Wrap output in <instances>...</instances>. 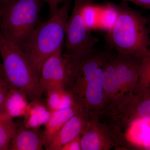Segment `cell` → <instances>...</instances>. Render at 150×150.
Here are the masks:
<instances>
[{"instance_id": "cell-14", "label": "cell", "mask_w": 150, "mask_h": 150, "mask_svg": "<svg viewBox=\"0 0 150 150\" xmlns=\"http://www.w3.org/2000/svg\"><path fill=\"white\" fill-rule=\"evenodd\" d=\"M83 108L77 103L72 107L52 112L43 131L45 149L66 122Z\"/></svg>"}, {"instance_id": "cell-24", "label": "cell", "mask_w": 150, "mask_h": 150, "mask_svg": "<svg viewBox=\"0 0 150 150\" xmlns=\"http://www.w3.org/2000/svg\"><path fill=\"white\" fill-rule=\"evenodd\" d=\"M138 149L141 150H150V135L145 138Z\"/></svg>"}, {"instance_id": "cell-20", "label": "cell", "mask_w": 150, "mask_h": 150, "mask_svg": "<svg viewBox=\"0 0 150 150\" xmlns=\"http://www.w3.org/2000/svg\"><path fill=\"white\" fill-rule=\"evenodd\" d=\"M10 86L6 79L0 76V108H2Z\"/></svg>"}, {"instance_id": "cell-10", "label": "cell", "mask_w": 150, "mask_h": 150, "mask_svg": "<svg viewBox=\"0 0 150 150\" xmlns=\"http://www.w3.org/2000/svg\"><path fill=\"white\" fill-rule=\"evenodd\" d=\"M142 58L121 53L114 55V67L120 93L119 98L134 93L138 84Z\"/></svg>"}, {"instance_id": "cell-5", "label": "cell", "mask_w": 150, "mask_h": 150, "mask_svg": "<svg viewBox=\"0 0 150 150\" xmlns=\"http://www.w3.org/2000/svg\"><path fill=\"white\" fill-rule=\"evenodd\" d=\"M0 54L6 80L11 86L24 93L30 100L41 98L39 78L26 53L0 31Z\"/></svg>"}, {"instance_id": "cell-26", "label": "cell", "mask_w": 150, "mask_h": 150, "mask_svg": "<svg viewBox=\"0 0 150 150\" xmlns=\"http://www.w3.org/2000/svg\"><path fill=\"white\" fill-rule=\"evenodd\" d=\"M0 76L6 79L4 69H3V64L1 62H0Z\"/></svg>"}, {"instance_id": "cell-28", "label": "cell", "mask_w": 150, "mask_h": 150, "mask_svg": "<svg viewBox=\"0 0 150 150\" xmlns=\"http://www.w3.org/2000/svg\"><path fill=\"white\" fill-rule=\"evenodd\" d=\"M1 12H0V24H1Z\"/></svg>"}, {"instance_id": "cell-4", "label": "cell", "mask_w": 150, "mask_h": 150, "mask_svg": "<svg viewBox=\"0 0 150 150\" xmlns=\"http://www.w3.org/2000/svg\"><path fill=\"white\" fill-rule=\"evenodd\" d=\"M45 0H13L0 7V31L23 52L28 51Z\"/></svg>"}, {"instance_id": "cell-3", "label": "cell", "mask_w": 150, "mask_h": 150, "mask_svg": "<svg viewBox=\"0 0 150 150\" xmlns=\"http://www.w3.org/2000/svg\"><path fill=\"white\" fill-rule=\"evenodd\" d=\"M72 0H66L45 22H39L26 53L38 78L43 63L52 54L64 50L66 24Z\"/></svg>"}, {"instance_id": "cell-7", "label": "cell", "mask_w": 150, "mask_h": 150, "mask_svg": "<svg viewBox=\"0 0 150 150\" xmlns=\"http://www.w3.org/2000/svg\"><path fill=\"white\" fill-rule=\"evenodd\" d=\"M114 128L130 126L134 122H150V90L124 96L106 113Z\"/></svg>"}, {"instance_id": "cell-23", "label": "cell", "mask_w": 150, "mask_h": 150, "mask_svg": "<svg viewBox=\"0 0 150 150\" xmlns=\"http://www.w3.org/2000/svg\"><path fill=\"white\" fill-rule=\"evenodd\" d=\"M95 1V0H94ZM127 2L133 3L142 8L150 11V0H121Z\"/></svg>"}, {"instance_id": "cell-17", "label": "cell", "mask_w": 150, "mask_h": 150, "mask_svg": "<svg viewBox=\"0 0 150 150\" xmlns=\"http://www.w3.org/2000/svg\"><path fill=\"white\" fill-rule=\"evenodd\" d=\"M45 93L46 104L52 112L69 108L78 103L71 93L64 88L51 89Z\"/></svg>"}, {"instance_id": "cell-21", "label": "cell", "mask_w": 150, "mask_h": 150, "mask_svg": "<svg viewBox=\"0 0 150 150\" xmlns=\"http://www.w3.org/2000/svg\"><path fill=\"white\" fill-rule=\"evenodd\" d=\"M61 150H82L81 136L68 142L62 148Z\"/></svg>"}, {"instance_id": "cell-18", "label": "cell", "mask_w": 150, "mask_h": 150, "mask_svg": "<svg viewBox=\"0 0 150 150\" xmlns=\"http://www.w3.org/2000/svg\"><path fill=\"white\" fill-rule=\"evenodd\" d=\"M16 128L13 118L0 108V150H9Z\"/></svg>"}, {"instance_id": "cell-12", "label": "cell", "mask_w": 150, "mask_h": 150, "mask_svg": "<svg viewBox=\"0 0 150 150\" xmlns=\"http://www.w3.org/2000/svg\"><path fill=\"white\" fill-rule=\"evenodd\" d=\"M40 129H30L24 125L17 126L15 134L11 141L9 150H43L44 130Z\"/></svg>"}, {"instance_id": "cell-27", "label": "cell", "mask_w": 150, "mask_h": 150, "mask_svg": "<svg viewBox=\"0 0 150 150\" xmlns=\"http://www.w3.org/2000/svg\"><path fill=\"white\" fill-rule=\"evenodd\" d=\"M147 21V25L148 30H149V33L150 40V15L149 16L146 17Z\"/></svg>"}, {"instance_id": "cell-22", "label": "cell", "mask_w": 150, "mask_h": 150, "mask_svg": "<svg viewBox=\"0 0 150 150\" xmlns=\"http://www.w3.org/2000/svg\"><path fill=\"white\" fill-rule=\"evenodd\" d=\"M66 0H45L48 4L50 15L54 12L59 8V6L62 4Z\"/></svg>"}, {"instance_id": "cell-13", "label": "cell", "mask_w": 150, "mask_h": 150, "mask_svg": "<svg viewBox=\"0 0 150 150\" xmlns=\"http://www.w3.org/2000/svg\"><path fill=\"white\" fill-rule=\"evenodd\" d=\"M114 56L112 55L110 57L104 68L103 88L105 110L103 114L115 105L120 96L114 67Z\"/></svg>"}, {"instance_id": "cell-6", "label": "cell", "mask_w": 150, "mask_h": 150, "mask_svg": "<svg viewBox=\"0 0 150 150\" xmlns=\"http://www.w3.org/2000/svg\"><path fill=\"white\" fill-rule=\"evenodd\" d=\"M94 1L74 0L73 10L66 24L64 54H83L95 48L99 42V38L91 32L84 18L85 6L88 3Z\"/></svg>"}, {"instance_id": "cell-15", "label": "cell", "mask_w": 150, "mask_h": 150, "mask_svg": "<svg viewBox=\"0 0 150 150\" xmlns=\"http://www.w3.org/2000/svg\"><path fill=\"white\" fill-rule=\"evenodd\" d=\"M52 112L41 98L30 100L23 116V125L30 129H40L41 126L46 125Z\"/></svg>"}, {"instance_id": "cell-11", "label": "cell", "mask_w": 150, "mask_h": 150, "mask_svg": "<svg viewBox=\"0 0 150 150\" xmlns=\"http://www.w3.org/2000/svg\"><path fill=\"white\" fill-rule=\"evenodd\" d=\"M88 118V112L83 108H82L66 122L46 149L61 150L68 142L81 136L86 126Z\"/></svg>"}, {"instance_id": "cell-9", "label": "cell", "mask_w": 150, "mask_h": 150, "mask_svg": "<svg viewBox=\"0 0 150 150\" xmlns=\"http://www.w3.org/2000/svg\"><path fill=\"white\" fill-rule=\"evenodd\" d=\"M87 124L81 135L82 150H108L115 146L109 126L100 122L99 115L88 112Z\"/></svg>"}, {"instance_id": "cell-8", "label": "cell", "mask_w": 150, "mask_h": 150, "mask_svg": "<svg viewBox=\"0 0 150 150\" xmlns=\"http://www.w3.org/2000/svg\"><path fill=\"white\" fill-rule=\"evenodd\" d=\"M71 72L69 56L60 50L52 54L43 63L39 78V86L42 94L55 88L66 89Z\"/></svg>"}, {"instance_id": "cell-19", "label": "cell", "mask_w": 150, "mask_h": 150, "mask_svg": "<svg viewBox=\"0 0 150 150\" xmlns=\"http://www.w3.org/2000/svg\"><path fill=\"white\" fill-rule=\"evenodd\" d=\"M144 90H150V48L142 56L138 84L134 92Z\"/></svg>"}, {"instance_id": "cell-16", "label": "cell", "mask_w": 150, "mask_h": 150, "mask_svg": "<svg viewBox=\"0 0 150 150\" xmlns=\"http://www.w3.org/2000/svg\"><path fill=\"white\" fill-rule=\"evenodd\" d=\"M28 100L24 93L10 86L1 108L12 118L23 117L28 107Z\"/></svg>"}, {"instance_id": "cell-2", "label": "cell", "mask_w": 150, "mask_h": 150, "mask_svg": "<svg viewBox=\"0 0 150 150\" xmlns=\"http://www.w3.org/2000/svg\"><path fill=\"white\" fill-rule=\"evenodd\" d=\"M113 6L116 17L105 36V42L117 53L142 57L150 47L146 18L125 1Z\"/></svg>"}, {"instance_id": "cell-1", "label": "cell", "mask_w": 150, "mask_h": 150, "mask_svg": "<svg viewBox=\"0 0 150 150\" xmlns=\"http://www.w3.org/2000/svg\"><path fill=\"white\" fill-rule=\"evenodd\" d=\"M113 54L94 48L86 53L68 55L71 72L66 90L71 93L76 102L88 112L103 115L104 68Z\"/></svg>"}, {"instance_id": "cell-25", "label": "cell", "mask_w": 150, "mask_h": 150, "mask_svg": "<svg viewBox=\"0 0 150 150\" xmlns=\"http://www.w3.org/2000/svg\"><path fill=\"white\" fill-rule=\"evenodd\" d=\"M13 0H0V7L7 4Z\"/></svg>"}]
</instances>
